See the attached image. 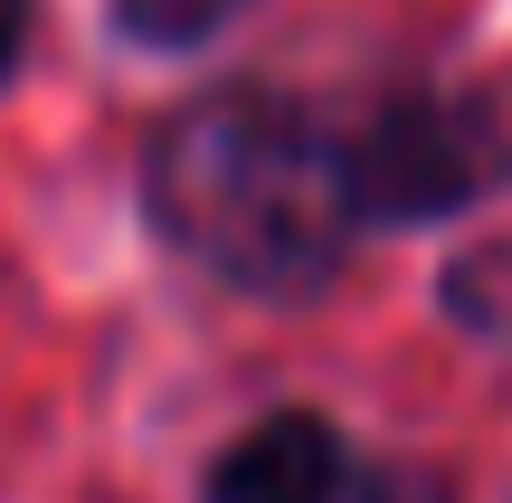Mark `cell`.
I'll use <instances>...</instances> for the list:
<instances>
[{
	"label": "cell",
	"instance_id": "cell-1",
	"mask_svg": "<svg viewBox=\"0 0 512 503\" xmlns=\"http://www.w3.org/2000/svg\"><path fill=\"white\" fill-rule=\"evenodd\" d=\"M143 219L228 295L313 304L361 238L342 124L256 76L181 95L143 143Z\"/></svg>",
	"mask_w": 512,
	"mask_h": 503
},
{
	"label": "cell",
	"instance_id": "cell-2",
	"mask_svg": "<svg viewBox=\"0 0 512 503\" xmlns=\"http://www.w3.org/2000/svg\"><path fill=\"white\" fill-rule=\"evenodd\" d=\"M342 181L361 228H437L512 181V133L484 95L408 76L342 124Z\"/></svg>",
	"mask_w": 512,
	"mask_h": 503
},
{
	"label": "cell",
	"instance_id": "cell-3",
	"mask_svg": "<svg viewBox=\"0 0 512 503\" xmlns=\"http://www.w3.org/2000/svg\"><path fill=\"white\" fill-rule=\"evenodd\" d=\"M200 503H446V494L389 456L351 447L323 409H275L219 447Z\"/></svg>",
	"mask_w": 512,
	"mask_h": 503
},
{
	"label": "cell",
	"instance_id": "cell-4",
	"mask_svg": "<svg viewBox=\"0 0 512 503\" xmlns=\"http://www.w3.org/2000/svg\"><path fill=\"white\" fill-rule=\"evenodd\" d=\"M256 0H105L114 38L124 48H152V57H181V48H209L219 29H238Z\"/></svg>",
	"mask_w": 512,
	"mask_h": 503
},
{
	"label": "cell",
	"instance_id": "cell-5",
	"mask_svg": "<svg viewBox=\"0 0 512 503\" xmlns=\"http://www.w3.org/2000/svg\"><path fill=\"white\" fill-rule=\"evenodd\" d=\"M19 48H29V0H0V86H10Z\"/></svg>",
	"mask_w": 512,
	"mask_h": 503
}]
</instances>
